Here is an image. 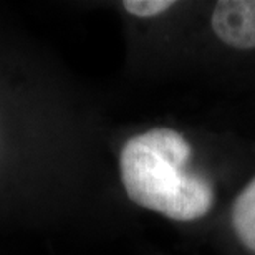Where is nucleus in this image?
I'll return each instance as SVG.
<instances>
[{"mask_svg": "<svg viewBox=\"0 0 255 255\" xmlns=\"http://www.w3.org/2000/svg\"><path fill=\"white\" fill-rule=\"evenodd\" d=\"M192 147L172 128L157 126L125 142L120 177L128 197L139 207L179 222L211 212L216 194L211 181L189 169Z\"/></svg>", "mask_w": 255, "mask_h": 255, "instance_id": "nucleus-1", "label": "nucleus"}, {"mask_svg": "<svg viewBox=\"0 0 255 255\" xmlns=\"http://www.w3.org/2000/svg\"><path fill=\"white\" fill-rule=\"evenodd\" d=\"M231 224L237 241L255 254V176L234 199Z\"/></svg>", "mask_w": 255, "mask_h": 255, "instance_id": "nucleus-3", "label": "nucleus"}, {"mask_svg": "<svg viewBox=\"0 0 255 255\" xmlns=\"http://www.w3.org/2000/svg\"><path fill=\"white\" fill-rule=\"evenodd\" d=\"M211 28L219 42L234 50H255V0H219Z\"/></svg>", "mask_w": 255, "mask_h": 255, "instance_id": "nucleus-2", "label": "nucleus"}, {"mask_svg": "<svg viewBox=\"0 0 255 255\" xmlns=\"http://www.w3.org/2000/svg\"><path fill=\"white\" fill-rule=\"evenodd\" d=\"M123 8L137 18H152L162 15L176 5L172 0H125Z\"/></svg>", "mask_w": 255, "mask_h": 255, "instance_id": "nucleus-4", "label": "nucleus"}]
</instances>
